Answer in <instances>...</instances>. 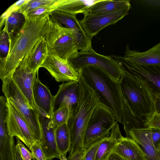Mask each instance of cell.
<instances>
[{"instance_id":"cell-10","label":"cell","mask_w":160,"mask_h":160,"mask_svg":"<svg viewBox=\"0 0 160 160\" xmlns=\"http://www.w3.org/2000/svg\"><path fill=\"white\" fill-rule=\"evenodd\" d=\"M130 3L114 12L103 14H85L80 22L88 36L90 38L108 26L114 24L128 14Z\"/></svg>"},{"instance_id":"cell-33","label":"cell","mask_w":160,"mask_h":160,"mask_svg":"<svg viewBox=\"0 0 160 160\" xmlns=\"http://www.w3.org/2000/svg\"><path fill=\"white\" fill-rule=\"evenodd\" d=\"M29 148L36 160H46L45 154L39 141H36Z\"/></svg>"},{"instance_id":"cell-20","label":"cell","mask_w":160,"mask_h":160,"mask_svg":"<svg viewBox=\"0 0 160 160\" xmlns=\"http://www.w3.org/2000/svg\"><path fill=\"white\" fill-rule=\"evenodd\" d=\"M117 122L112 129L109 135L99 145L95 160H107L118 144L123 139Z\"/></svg>"},{"instance_id":"cell-9","label":"cell","mask_w":160,"mask_h":160,"mask_svg":"<svg viewBox=\"0 0 160 160\" xmlns=\"http://www.w3.org/2000/svg\"><path fill=\"white\" fill-rule=\"evenodd\" d=\"M122 71L141 81L154 97L160 96V65H143L133 63L123 57L112 56Z\"/></svg>"},{"instance_id":"cell-5","label":"cell","mask_w":160,"mask_h":160,"mask_svg":"<svg viewBox=\"0 0 160 160\" xmlns=\"http://www.w3.org/2000/svg\"><path fill=\"white\" fill-rule=\"evenodd\" d=\"M119 84L123 98L134 114L147 118L155 113V97L141 81L123 71Z\"/></svg>"},{"instance_id":"cell-22","label":"cell","mask_w":160,"mask_h":160,"mask_svg":"<svg viewBox=\"0 0 160 160\" xmlns=\"http://www.w3.org/2000/svg\"><path fill=\"white\" fill-rule=\"evenodd\" d=\"M13 137L8 133L7 127L0 126V160H16Z\"/></svg>"},{"instance_id":"cell-40","label":"cell","mask_w":160,"mask_h":160,"mask_svg":"<svg viewBox=\"0 0 160 160\" xmlns=\"http://www.w3.org/2000/svg\"><path fill=\"white\" fill-rule=\"evenodd\" d=\"M15 153L16 160H23L19 149L17 144L15 147Z\"/></svg>"},{"instance_id":"cell-27","label":"cell","mask_w":160,"mask_h":160,"mask_svg":"<svg viewBox=\"0 0 160 160\" xmlns=\"http://www.w3.org/2000/svg\"><path fill=\"white\" fill-rule=\"evenodd\" d=\"M25 20V15L17 11L12 13L6 19L4 26L10 39L12 38L21 28Z\"/></svg>"},{"instance_id":"cell-37","label":"cell","mask_w":160,"mask_h":160,"mask_svg":"<svg viewBox=\"0 0 160 160\" xmlns=\"http://www.w3.org/2000/svg\"><path fill=\"white\" fill-rule=\"evenodd\" d=\"M152 139L153 144L158 152L160 146V129L151 128Z\"/></svg>"},{"instance_id":"cell-13","label":"cell","mask_w":160,"mask_h":160,"mask_svg":"<svg viewBox=\"0 0 160 160\" xmlns=\"http://www.w3.org/2000/svg\"><path fill=\"white\" fill-rule=\"evenodd\" d=\"M38 108L42 131V137L39 142L46 160H52L55 158H59L60 153L57 149L56 141V128L51 124V117H47L43 112Z\"/></svg>"},{"instance_id":"cell-39","label":"cell","mask_w":160,"mask_h":160,"mask_svg":"<svg viewBox=\"0 0 160 160\" xmlns=\"http://www.w3.org/2000/svg\"><path fill=\"white\" fill-rule=\"evenodd\" d=\"M107 160H127L114 152H112L108 157Z\"/></svg>"},{"instance_id":"cell-24","label":"cell","mask_w":160,"mask_h":160,"mask_svg":"<svg viewBox=\"0 0 160 160\" xmlns=\"http://www.w3.org/2000/svg\"><path fill=\"white\" fill-rule=\"evenodd\" d=\"M130 3V1L128 0H100L90 7L84 14L108 13L119 9Z\"/></svg>"},{"instance_id":"cell-21","label":"cell","mask_w":160,"mask_h":160,"mask_svg":"<svg viewBox=\"0 0 160 160\" xmlns=\"http://www.w3.org/2000/svg\"><path fill=\"white\" fill-rule=\"evenodd\" d=\"M113 152L127 160H148L146 154L137 142L126 137H124L118 144Z\"/></svg>"},{"instance_id":"cell-3","label":"cell","mask_w":160,"mask_h":160,"mask_svg":"<svg viewBox=\"0 0 160 160\" xmlns=\"http://www.w3.org/2000/svg\"><path fill=\"white\" fill-rule=\"evenodd\" d=\"M44 37L49 52L65 60L78 50L81 52H87L92 49V39L86 32L64 27L50 14Z\"/></svg>"},{"instance_id":"cell-6","label":"cell","mask_w":160,"mask_h":160,"mask_svg":"<svg viewBox=\"0 0 160 160\" xmlns=\"http://www.w3.org/2000/svg\"><path fill=\"white\" fill-rule=\"evenodd\" d=\"M2 91L7 99L18 111L36 140L40 141L42 137V131L38 108L36 109L31 107L13 82L11 76L2 81Z\"/></svg>"},{"instance_id":"cell-30","label":"cell","mask_w":160,"mask_h":160,"mask_svg":"<svg viewBox=\"0 0 160 160\" xmlns=\"http://www.w3.org/2000/svg\"><path fill=\"white\" fill-rule=\"evenodd\" d=\"M0 52L3 57L0 59L5 58L7 56L9 49L10 37L7 31L6 27L4 28L0 32Z\"/></svg>"},{"instance_id":"cell-36","label":"cell","mask_w":160,"mask_h":160,"mask_svg":"<svg viewBox=\"0 0 160 160\" xmlns=\"http://www.w3.org/2000/svg\"><path fill=\"white\" fill-rule=\"evenodd\" d=\"M145 124L147 128L160 129V115L155 112L150 116L147 117Z\"/></svg>"},{"instance_id":"cell-2","label":"cell","mask_w":160,"mask_h":160,"mask_svg":"<svg viewBox=\"0 0 160 160\" xmlns=\"http://www.w3.org/2000/svg\"><path fill=\"white\" fill-rule=\"evenodd\" d=\"M79 76L80 94L78 104L67 123L70 138L68 158L82 152L83 140L89 120L100 103L95 91Z\"/></svg>"},{"instance_id":"cell-38","label":"cell","mask_w":160,"mask_h":160,"mask_svg":"<svg viewBox=\"0 0 160 160\" xmlns=\"http://www.w3.org/2000/svg\"><path fill=\"white\" fill-rule=\"evenodd\" d=\"M154 106L155 112L160 115V96L155 97Z\"/></svg>"},{"instance_id":"cell-26","label":"cell","mask_w":160,"mask_h":160,"mask_svg":"<svg viewBox=\"0 0 160 160\" xmlns=\"http://www.w3.org/2000/svg\"><path fill=\"white\" fill-rule=\"evenodd\" d=\"M55 138L57 147L60 153L66 154L70 146V135L67 123L56 128Z\"/></svg>"},{"instance_id":"cell-32","label":"cell","mask_w":160,"mask_h":160,"mask_svg":"<svg viewBox=\"0 0 160 160\" xmlns=\"http://www.w3.org/2000/svg\"><path fill=\"white\" fill-rule=\"evenodd\" d=\"M51 5L39 7L27 12L24 15L29 18H35L50 14L53 11Z\"/></svg>"},{"instance_id":"cell-4","label":"cell","mask_w":160,"mask_h":160,"mask_svg":"<svg viewBox=\"0 0 160 160\" xmlns=\"http://www.w3.org/2000/svg\"><path fill=\"white\" fill-rule=\"evenodd\" d=\"M86 83L98 95L100 103L107 107L117 122L122 123L123 100L119 83L98 66L89 65L78 71Z\"/></svg>"},{"instance_id":"cell-35","label":"cell","mask_w":160,"mask_h":160,"mask_svg":"<svg viewBox=\"0 0 160 160\" xmlns=\"http://www.w3.org/2000/svg\"><path fill=\"white\" fill-rule=\"evenodd\" d=\"M16 144L19 149L23 160H36L32 153L18 138H16Z\"/></svg>"},{"instance_id":"cell-41","label":"cell","mask_w":160,"mask_h":160,"mask_svg":"<svg viewBox=\"0 0 160 160\" xmlns=\"http://www.w3.org/2000/svg\"><path fill=\"white\" fill-rule=\"evenodd\" d=\"M66 154H62L60 153L59 159L60 160H68L66 157Z\"/></svg>"},{"instance_id":"cell-16","label":"cell","mask_w":160,"mask_h":160,"mask_svg":"<svg viewBox=\"0 0 160 160\" xmlns=\"http://www.w3.org/2000/svg\"><path fill=\"white\" fill-rule=\"evenodd\" d=\"M123 58L133 63L143 65H160V42L147 51L131 50L127 44Z\"/></svg>"},{"instance_id":"cell-42","label":"cell","mask_w":160,"mask_h":160,"mask_svg":"<svg viewBox=\"0 0 160 160\" xmlns=\"http://www.w3.org/2000/svg\"><path fill=\"white\" fill-rule=\"evenodd\" d=\"M158 152H160V146L159 148V149L158 150Z\"/></svg>"},{"instance_id":"cell-25","label":"cell","mask_w":160,"mask_h":160,"mask_svg":"<svg viewBox=\"0 0 160 160\" xmlns=\"http://www.w3.org/2000/svg\"><path fill=\"white\" fill-rule=\"evenodd\" d=\"M50 14L58 23L64 27L76 31L85 32L76 17V15L70 14L54 10Z\"/></svg>"},{"instance_id":"cell-29","label":"cell","mask_w":160,"mask_h":160,"mask_svg":"<svg viewBox=\"0 0 160 160\" xmlns=\"http://www.w3.org/2000/svg\"><path fill=\"white\" fill-rule=\"evenodd\" d=\"M55 0H29L17 11L25 14L27 12L39 7L51 5Z\"/></svg>"},{"instance_id":"cell-28","label":"cell","mask_w":160,"mask_h":160,"mask_svg":"<svg viewBox=\"0 0 160 160\" xmlns=\"http://www.w3.org/2000/svg\"><path fill=\"white\" fill-rule=\"evenodd\" d=\"M70 117V113L68 106L62 104L53 112L51 117V123L53 127L57 128L60 125L67 123Z\"/></svg>"},{"instance_id":"cell-14","label":"cell","mask_w":160,"mask_h":160,"mask_svg":"<svg viewBox=\"0 0 160 160\" xmlns=\"http://www.w3.org/2000/svg\"><path fill=\"white\" fill-rule=\"evenodd\" d=\"M38 72L30 71L25 64L22 61L11 75L14 83L25 97L30 105L34 109L38 107L34 102L33 89L35 78Z\"/></svg>"},{"instance_id":"cell-23","label":"cell","mask_w":160,"mask_h":160,"mask_svg":"<svg viewBox=\"0 0 160 160\" xmlns=\"http://www.w3.org/2000/svg\"><path fill=\"white\" fill-rule=\"evenodd\" d=\"M123 100V109L122 123L126 135L134 129L147 128L145 124L147 118L134 114L131 111L125 101Z\"/></svg>"},{"instance_id":"cell-17","label":"cell","mask_w":160,"mask_h":160,"mask_svg":"<svg viewBox=\"0 0 160 160\" xmlns=\"http://www.w3.org/2000/svg\"><path fill=\"white\" fill-rule=\"evenodd\" d=\"M33 94L36 105L47 117H51L53 113L54 96L48 87L40 82L38 76L35 78Z\"/></svg>"},{"instance_id":"cell-15","label":"cell","mask_w":160,"mask_h":160,"mask_svg":"<svg viewBox=\"0 0 160 160\" xmlns=\"http://www.w3.org/2000/svg\"><path fill=\"white\" fill-rule=\"evenodd\" d=\"M79 94V81L67 82L60 85L54 96L53 112L62 105L65 104L69 109L70 117L78 105Z\"/></svg>"},{"instance_id":"cell-7","label":"cell","mask_w":160,"mask_h":160,"mask_svg":"<svg viewBox=\"0 0 160 160\" xmlns=\"http://www.w3.org/2000/svg\"><path fill=\"white\" fill-rule=\"evenodd\" d=\"M117 122L112 112L100 103L89 120L83 140L82 152H86L96 142L108 136Z\"/></svg>"},{"instance_id":"cell-1","label":"cell","mask_w":160,"mask_h":160,"mask_svg":"<svg viewBox=\"0 0 160 160\" xmlns=\"http://www.w3.org/2000/svg\"><path fill=\"white\" fill-rule=\"evenodd\" d=\"M49 14L35 18L25 16V21L22 28L10 39L7 56L0 59V78L2 81L12 75L39 39L44 36Z\"/></svg>"},{"instance_id":"cell-34","label":"cell","mask_w":160,"mask_h":160,"mask_svg":"<svg viewBox=\"0 0 160 160\" xmlns=\"http://www.w3.org/2000/svg\"><path fill=\"white\" fill-rule=\"evenodd\" d=\"M102 140L99 141L92 145L85 152L83 156L78 157L76 160H95L97 151Z\"/></svg>"},{"instance_id":"cell-8","label":"cell","mask_w":160,"mask_h":160,"mask_svg":"<svg viewBox=\"0 0 160 160\" xmlns=\"http://www.w3.org/2000/svg\"><path fill=\"white\" fill-rule=\"evenodd\" d=\"M68 60L78 72L82 68L89 65L99 67L115 82L119 83L123 71L117 61L112 56L98 54L92 49L87 52H79L71 56Z\"/></svg>"},{"instance_id":"cell-12","label":"cell","mask_w":160,"mask_h":160,"mask_svg":"<svg viewBox=\"0 0 160 160\" xmlns=\"http://www.w3.org/2000/svg\"><path fill=\"white\" fill-rule=\"evenodd\" d=\"M46 68L58 82L78 81V72L68 62L48 53L40 68Z\"/></svg>"},{"instance_id":"cell-18","label":"cell","mask_w":160,"mask_h":160,"mask_svg":"<svg viewBox=\"0 0 160 160\" xmlns=\"http://www.w3.org/2000/svg\"><path fill=\"white\" fill-rule=\"evenodd\" d=\"M49 53L47 44L44 36L37 42L31 52L22 61L31 71L36 72Z\"/></svg>"},{"instance_id":"cell-19","label":"cell","mask_w":160,"mask_h":160,"mask_svg":"<svg viewBox=\"0 0 160 160\" xmlns=\"http://www.w3.org/2000/svg\"><path fill=\"white\" fill-rule=\"evenodd\" d=\"M100 0H55L51 5L53 11H58L76 15H84L92 5Z\"/></svg>"},{"instance_id":"cell-31","label":"cell","mask_w":160,"mask_h":160,"mask_svg":"<svg viewBox=\"0 0 160 160\" xmlns=\"http://www.w3.org/2000/svg\"><path fill=\"white\" fill-rule=\"evenodd\" d=\"M29 0H19L9 7L1 16L0 26L1 29L5 24L6 20L13 12L18 10L22 5Z\"/></svg>"},{"instance_id":"cell-11","label":"cell","mask_w":160,"mask_h":160,"mask_svg":"<svg viewBox=\"0 0 160 160\" xmlns=\"http://www.w3.org/2000/svg\"><path fill=\"white\" fill-rule=\"evenodd\" d=\"M7 128L9 134L13 137H16L29 148L37 141L15 107L7 99Z\"/></svg>"}]
</instances>
